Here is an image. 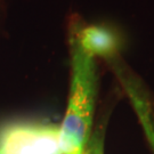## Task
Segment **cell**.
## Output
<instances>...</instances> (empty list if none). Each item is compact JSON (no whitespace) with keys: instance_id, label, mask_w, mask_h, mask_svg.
<instances>
[{"instance_id":"obj_1","label":"cell","mask_w":154,"mask_h":154,"mask_svg":"<svg viewBox=\"0 0 154 154\" xmlns=\"http://www.w3.org/2000/svg\"><path fill=\"white\" fill-rule=\"evenodd\" d=\"M71 83L69 102L60 125L62 154H85L91 137L97 96V65L95 57L80 47L70 33Z\"/></svg>"},{"instance_id":"obj_3","label":"cell","mask_w":154,"mask_h":154,"mask_svg":"<svg viewBox=\"0 0 154 154\" xmlns=\"http://www.w3.org/2000/svg\"><path fill=\"white\" fill-rule=\"evenodd\" d=\"M70 33L93 57L98 56L111 61L116 58L120 49V39L113 30L99 24H85L78 16L70 22Z\"/></svg>"},{"instance_id":"obj_4","label":"cell","mask_w":154,"mask_h":154,"mask_svg":"<svg viewBox=\"0 0 154 154\" xmlns=\"http://www.w3.org/2000/svg\"><path fill=\"white\" fill-rule=\"evenodd\" d=\"M137 114L140 118V121L143 122L151 146L154 149V120L152 118V110H151V107H143L137 111Z\"/></svg>"},{"instance_id":"obj_2","label":"cell","mask_w":154,"mask_h":154,"mask_svg":"<svg viewBox=\"0 0 154 154\" xmlns=\"http://www.w3.org/2000/svg\"><path fill=\"white\" fill-rule=\"evenodd\" d=\"M0 154H62L60 126L46 121H14L0 127Z\"/></svg>"},{"instance_id":"obj_5","label":"cell","mask_w":154,"mask_h":154,"mask_svg":"<svg viewBox=\"0 0 154 154\" xmlns=\"http://www.w3.org/2000/svg\"><path fill=\"white\" fill-rule=\"evenodd\" d=\"M85 154H104L103 137L98 135H91Z\"/></svg>"}]
</instances>
